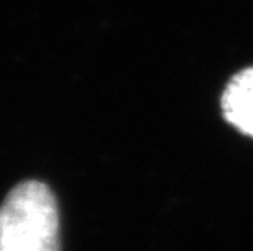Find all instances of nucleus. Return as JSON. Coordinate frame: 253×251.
<instances>
[{
    "instance_id": "nucleus-1",
    "label": "nucleus",
    "mask_w": 253,
    "mask_h": 251,
    "mask_svg": "<svg viewBox=\"0 0 253 251\" xmlns=\"http://www.w3.org/2000/svg\"><path fill=\"white\" fill-rule=\"evenodd\" d=\"M0 251H61L56 197L40 181H25L0 206Z\"/></svg>"
},
{
    "instance_id": "nucleus-2",
    "label": "nucleus",
    "mask_w": 253,
    "mask_h": 251,
    "mask_svg": "<svg viewBox=\"0 0 253 251\" xmlns=\"http://www.w3.org/2000/svg\"><path fill=\"white\" fill-rule=\"evenodd\" d=\"M220 103L225 119L245 136L253 137V67L230 80Z\"/></svg>"
}]
</instances>
